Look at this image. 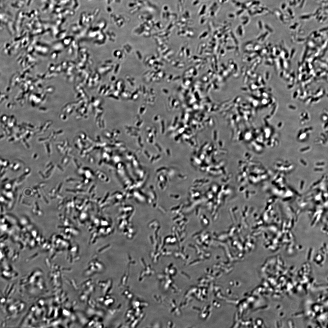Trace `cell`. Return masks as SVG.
I'll use <instances>...</instances> for the list:
<instances>
[{"label":"cell","instance_id":"obj_7","mask_svg":"<svg viewBox=\"0 0 328 328\" xmlns=\"http://www.w3.org/2000/svg\"><path fill=\"white\" fill-rule=\"evenodd\" d=\"M298 2H300V1L301 0H298Z\"/></svg>","mask_w":328,"mask_h":328},{"label":"cell","instance_id":"obj_3","mask_svg":"<svg viewBox=\"0 0 328 328\" xmlns=\"http://www.w3.org/2000/svg\"><path fill=\"white\" fill-rule=\"evenodd\" d=\"M304 0H303V1H302V2L301 3V5H300L301 8H302V6H303V4H304Z\"/></svg>","mask_w":328,"mask_h":328},{"label":"cell","instance_id":"obj_6","mask_svg":"<svg viewBox=\"0 0 328 328\" xmlns=\"http://www.w3.org/2000/svg\"><path fill=\"white\" fill-rule=\"evenodd\" d=\"M322 16H321V17H320L319 18V21H320V20H321L322 19Z\"/></svg>","mask_w":328,"mask_h":328},{"label":"cell","instance_id":"obj_2","mask_svg":"<svg viewBox=\"0 0 328 328\" xmlns=\"http://www.w3.org/2000/svg\"><path fill=\"white\" fill-rule=\"evenodd\" d=\"M288 11L289 12V13L290 14V15H292V14H293L292 12V11L291 10V9H288Z\"/></svg>","mask_w":328,"mask_h":328},{"label":"cell","instance_id":"obj_4","mask_svg":"<svg viewBox=\"0 0 328 328\" xmlns=\"http://www.w3.org/2000/svg\"><path fill=\"white\" fill-rule=\"evenodd\" d=\"M285 7H286V4H282V7H281L282 8V9H284L285 8Z\"/></svg>","mask_w":328,"mask_h":328},{"label":"cell","instance_id":"obj_1","mask_svg":"<svg viewBox=\"0 0 328 328\" xmlns=\"http://www.w3.org/2000/svg\"><path fill=\"white\" fill-rule=\"evenodd\" d=\"M310 16L305 15V16H302V17H301V18L302 19H305L309 18H310Z\"/></svg>","mask_w":328,"mask_h":328},{"label":"cell","instance_id":"obj_5","mask_svg":"<svg viewBox=\"0 0 328 328\" xmlns=\"http://www.w3.org/2000/svg\"><path fill=\"white\" fill-rule=\"evenodd\" d=\"M319 10H317L315 14V15H316L317 13H318V12H319Z\"/></svg>","mask_w":328,"mask_h":328}]
</instances>
